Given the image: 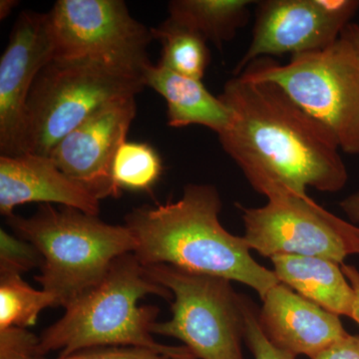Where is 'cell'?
Segmentation results:
<instances>
[{"label": "cell", "instance_id": "cell-1", "mask_svg": "<svg viewBox=\"0 0 359 359\" xmlns=\"http://www.w3.org/2000/svg\"><path fill=\"white\" fill-rule=\"evenodd\" d=\"M219 97L233 112L219 144L257 193L269 200L346 185L334 137L280 86L235 75Z\"/></svg>", "mask_w": 359, "mask_h": 359}, {"label": "cell", "instance_id": "cell-2", "mask_svg": "<svg viewBox=\"0 0 359 359\" xmlns=\"http://www.w3.org/2000/svg\"><path fill=\"white\" fill-rule=\"evenodd\" d=\"M216 187L189 184L176 202L137 208L125 217L136 242L133 254L143 266L176 268L244 283L261 299L280 283L273 271L250 255L244 237L222 226Z\"/></svg>", "mask_w": 359, "mask_h": 359}, {"label": "cell", "instance_id": "cell-3", "mask_svg": "<svg viewBox=\"0 0 359 359\" xmlns=\"http://www.w3.org/2000/svg\"><path fill=\"white\" fill-rule=\"evenodd\" d=\"M167 301L173 294L153 280L133 252L117 257L102 280L65 306V313L40 335L39 355L59 356L99 346H139L171 359H197L185 346L156 341L152 327L159 309L139 306L146 295Z\"/></svg>", "mask_w": 359, "mask_h": 359}, {"label": "cell", "instance_id": "cell-4", "mask_svg": "<svg viewBox=\"0 0 359 359\" xmlns=\"http://www.w3.org/2000/svg\"><path fill=\"white\" fill-rule=\"evenodd\" d=\"M6 223L39 250L43 264L35 280L63 308L100 282L117 257L136 248L126 226L107 224L65 205L57 209L41 204L29 218L13 215Z\"/></svg>", "mask_w": 359, "mask_h": 359}, {"label": "cell", "instance_id": "cell-5", "mask_svg": "<svg viewBox=\"0 0 359 359\" xmlns=\"http://www.w3.org/2000/svg\"><path fill=\"white\" fill-rule=\"evenodd\" d=\"M145 87L141 78L92 59H52L28 97L20 154L49 157L92 113L116 99L136 96Z\"/></svg>", "mask_w": 359, "mask_h": 359}, {"label": "cell", "instance_id": "cell-6", "mask_svg": "<svg viewBox=\"0 0 359 359\" xmlns=\"http://www.w3.org/2000/svg\"><path fill=\"white\" fill-rule=\"evenodd\" d=\"M238 75L278 85L332 133L342 152L359 155V55L344 37L285 65L257 59Z\"/></svg>", "mask_w": 359, "mask_h": 359}, {"label": "cell", "instance_id": "cell-7", "mask_svg": "<svg viewBox=\"0 0 359 359\" xmlns=\"http://www.w3.org/2000/svg\"><path fill=\"white\" fill-rule=\"evenodd\" d=\"M145 266L148 276L173 294L172 318L152 334L181 340L197 359H244V297L231 280L170 266Z\"/></svg>", "mask_w": 359, "mask_h": 359}, {"label": "cell", "instance_id": "cell-8", "mask_svg": "<svg viewBox=\"0 0 359 359\" xmlns=\"http://www.w3.org/2000/svg\"><path fill=\"white\" fill-rule=\"evenodd\" d=\"M47 16L54 58L92 59L142 80L152 65V29L122 0H58Z\"/></svg>", "mask_w": 359, "mask_h": 359}, {"label": "cell", "instance_id": "cell-9", "mask_svg": "<svg viewBox=\"0 0 359 359\" xmlns=\"http://www.w3.org/2000/svg\"><path fill=\"white\" fill-rule=\"evenodd\" d=\"M245 240L261 256L297 255L342 264L359 256V226L335 216L309 196L269 199L259 208H241Z\"/></svg>", "mask_w": 359, "mask_h": 359}, {"label": "cell", "instance_id": "cell-10", "mask_svg": "<svg viewBox=\"0 0 359 359\" xmlns=\"http://www.w3.org/2000/svg\"><path fill=\"white\" fill-rule=\"evenodd\" d=\"M358 9V0L257 1L252 40L233 74L257 59L327 48L341 37Z\"/></svg>", "mask_w": 359, "mask_h": 359}, {"label": "cell", "instance_id": "cell-11", "mask_svg": "<svg viewBox=\"0 0 359 359\" xmlns=\"http://www.w3.org/2000/svg\"><path fill=\"white\" fill-rule=\"evenodd\" d=\"M136 111L135 96L105 104L66 135L49 157L97 199L119 197L121 193L113 184V162L126 142Z\"/></svg>", "mask_w": 359, "mask_h": 359}, {"label": "cell", "instance_id": "cell-12", "mask_svg": "<svg viewBox=\"0 0 359 359\" xmlns=\"http://www.w3.org/2000/svg\"><path fill=\"white\" fill-rule=\"evenodd\" d=\"M54 58L47 13L22 11L0 59V151L20 154L26 105L36 77Z\"/></svg>", "mask_w": 359, "mask_h": 359}, {"label": "cell", "instance_id": "cell-13", "mask_svg": "<svg viewBox=\"0 0 359 359\" xmlns=\"http://www.w3.org/2000/svg\"><path fill=\"white\" fill-rule=\"evenodd\" d=\"M257 313L266 339L280 351L309 358L346 337L339 316L280 283L266 292Z\"/></svg>", "mask_w": 359, "mask_h": 359}, {"label": "cell", "instance_id": "cell-14", "mask_svg": "<svg viewBox=\"0 0 359 359\" xmlns=\"http://www.w3.org/2000/svg\"><path fill=\"white\" fill-rule=\"evenodd\" d=\"M27 203L59 204L98 216L100 200L63 173L48 156L0 157V212L6 218Z\"/></svg>", "mask_w": 359, "mask_h": 359}, {"label": "cell", "instance_id": "cell-15", "mask_svg": "<svg viewBox=\"0 0 359 359\" xmlns=\"http://www.w3.org/2000/svg\"><path fill=\"white\" fill-rule=\"evenodd\" d=\"M143 80L145 86L166 100L170 127L200 125L218 135L230 127L233 112L219 97L205 88L202 80L182 76L159 63L146 70Z\"/></svg>", "mask_w": 359, "mask_h": 359}, {"label": "cell", "instance_id": "cell-16", "mask_svg": "<svg viewBox=\"0 0 359 359\" xmlns=\"http://www.w3.org/2000/svg\"><path fill=\"white\" fill-rule=\"evenodd\" d=\"M280 283L337 316H353L355 292L341 264L320 257L280 255L271 257Z\"/></svg>", "mask_w": 359, "mask_h": 359}, {"label": "cell", "instance_id": "cell-17", "mask_svg": "<svg viewBox=\"0 0 359 359\" xmlns=\"http://www.w3.org/2000/svg\"><path fill=\"white\" fill-rule=\"evenodd\" d=\"M254 4L250 0H173L168 6V20L222 49L247 25Z\"/></svg>", "mask_w": 359, "mask_h": 359}, {"label": "cell", "instance_id": "cell-18", "mask_svg": "<svg viewBox=\"0 0 359 359\" xmlns=\"http://www.w3.org/2000/svg\"><path fill=\"white\" fill-rule=\"evenodd\" d=\"M154 39L162 45L159 65L182 76L202 80L211 62L208 42L197 33L165 20L151 28Z\"/></svg>", "mask_w": 359, "mask_h": 359}, {"label": "cell", "instance_id": "cell-19", "mask_svg": "<svg viewBox=\"0 0 359 359\" xmlns=\"http://www.w3.org/2000/svg\"><path fill=\"white\" fill-rule=\"evenodd\" d=\"M57 306L55 295L33 289L20 273L0 271V330L33 327L44 309Z\"/></svg>", "mask_w": 359, "mask_h": 359}, {"label": "cell", "instance_id": "cell-20", "mask_svg": "<svg viewBox=\"0 0 359 359\" xmlns=\"http://www.w3.org/2000/svg\"><path fill=\"white\" fill-rule=\"evenodd\" d=\"M159 153L147 143L125 142L118 150L112 166L115 188L134 192H149L163 174Z\"/></svg>", "mask_w": 359, "mask_h": 359}, {"label": "cell", "instance_id": "cell-21", "mask_svg": "<svg viewBox=\"0 0 359 359\" xmlns=\"http://www.w3.org/2000/svg\"><path fill=\"white\" fill-rule=\"evenodd\" d=\"M43 264L39 250L27 241L0 230V271L23 273Z\"/></svg>", "mask_w": 359, "mask_h": 359}, {"label": "cell", "instance_id": "cell-22", "mask_svg": "<svg viewBox=\"0 0 359 359\" xmlns=\"http://www.w3.org/2000/svg\"><path fill=\"white\" fill-rule=\"evenodd\" d=\"M257 313H259V309L256 304L247 297H244V340L255 359L297 358V356L292 355L287 351H280V348L271 344L259 327Z\"/></svg>", "mask_w": 359, "mask_h": 359}, {"label": "cell", "instance_id": "cell-23", "mask_svg": "<svg viewBox=\"0 0 359 359\" xmlns=\"http://www.w3.org/2000/svg\"><path fill=\"white\" fill-rule=\"evenodd\" d=\"M40 339L27 328L0 330V359L39 358Z\"/></svg>", "mask_w": 359, "mask_h": 359}, {"label": "cell", "instance_id": "cell-24", "mask_svg": "<svg viewBox=\"0 0 359 359\" xmlns=\"http://www.w3.org/2000/svg\"><path fill=\"white\" fill-rule=\"evenodd\" d=\"M60 359H171L153 349L139 346H99L82 349Z\"/></svg>", "mask_w": 359, "mask_h": 359}, {"label": "cell", "instance_id": "cell-25", "mask_svg": "<svg viewBox=\"0 0 359 359\" xmlns=\"http://www.w3.org/2000/svg\"><path fill=\"white\" fill-rule=\"evenodd\" d=\"M311 359H359V335L348 334Z\"/></svg>", "mask_w": 359, "mask_h": 359}, {"label": "cell", "instance_id": "cell-26", "mask_svg": "<svg viewBox=\"0 0 359 359\" xmlns=\"http://www.w3.org/2000/svg\"><path fill=\"white\" fill-rule=\"evenodd\" d=\"M341 269L351 287H353L354 292H355V302H354L351 318L359 325V271L353 266L344 264H341Z\"/></svg>", "mask_w": 359, "mask_h": 359}, {"label": "cell", "instance_id": "cell-27", "mask_svg": "<svg viewBox=\"0 0 359 359\" xmlns=\"http://www.w3.org/2000/svg\"><path fill=\"white\" fill-rule=\"evenodd\" d=\"M339 205L351 223H359V191L347 196L346 199L340 202Z\"/></svg>", "mask_w": 359, "mask_h": 359}, {"label": "cell", "instance_id": "cell-28", "mask_svg": "<svg viewBox=\"0 0 359 359\" xmlns=\"http://www.w3.org/2000/svg\"><path fill=\"white\" fill-rule=\"evenodd\" d=\"M341 37L353 45L359 55V25L351 22L342 32Z\"/></svg>", "mask_w": 359, "mask_h": 359}, {"label": "cell", "instance_id": "cell-29", "mask_svg": "<svg viewBox=\"0 0 359 359\" xmlns=\"http://www.w3.org/2000/svg\"><path fill=\"white\" fill-rule=\"evenodd\" d=\"M20 2L15 0H1L0 1V20H6L7 16L9 15L14 8L18 6Z\"/></svg>", "mask_w": 359, "mask_h": 359}, {"label": "cell", "instance_id": "cell-30", "mask_svg": "<svg viewBox=\"0 0 359 359\" xmlns=\"http://www.w3.org/2000/svg\"><path fill=\"white\" fill-rule=\"evenodd\" d=\"M32 359H46V358H43V356H39V358H33ZM56 359H60V358H56Z\"/></svg>", "mask_w": 359, "mask_h": 359}]
</instances>
